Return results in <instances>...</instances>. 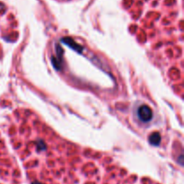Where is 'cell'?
Masks as SVG:
<instances>
[{
    "label": "cell",
    "mask_w": 184,
    "mask_h": 184,
    "mask_svg": "<svg viewBox=\"0 0 184 184\" xmlns=\"http://www.w3.org/2000/svg\"><path fill=\"white\" fill-rule=\"evenodd\" d=\"M137 115L143 122H148L153 117V112L148 106L143 105L137 110Z\"/></svg>",
    "instance_id": "cell-1"
},
{
    "label": "cell",
    "mask_w": 184,
    "mask_h": 184,
    "mask_svg": "<svg viewBox=\"0 0 184 184\" xmlns=\"http://www.w3.org/2000/svg\"><path fill=\"white\" fill-rule=\"evenodd\" d=\"M161 141V136L158 133H155L153 134L150 137H149V142L153 145V146H157L159 145Z\"/></svg>",
    "instance_id": "cell-2"
}]
</instances>
